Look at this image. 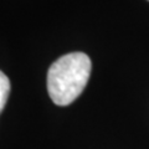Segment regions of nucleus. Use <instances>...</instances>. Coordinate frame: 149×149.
Returning <instances> with one entry per match:
<instances>
[{
  "label": "nucleus",
  "mask_w": 149,
  "mask_h": 149,
  "mask_svg": "<svg viewBox=\"0 0 149 149\" xmlns=\"http://www.w3.org/2000/svg\"><path fill=\"white\" fill-rule=\"evenodd\" d=\"M92 63L83 52L61 56L47 72V92L57 106H68L85 90L91 74Z\"/></svg>",
  "instance_id": "f257e3e1"
},
{
  "label": "nucleus",
  "mask_w": 149,
  "mask_h": 149,
  "mask_svg": "<svg viewBox=\"0 0 149 149\" xmlns=\"http://www.w3.org/2000/svg\"><path fill=\"white\" fill-rule=\"evenodd\" d=\"M9 93H10V81L5 73L0 71V112L5 107Z\"/></svg>",
  "instance_id": "f03ea898"
}]
</instances>
